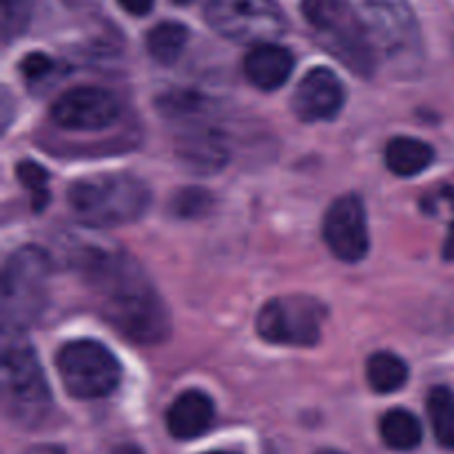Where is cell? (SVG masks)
I'll use <instances>...</instances> for the list:
<instances>
[{"label": "cell", "instance_id": "6da1fadb", "mask_svg": "<svg viewBox=\"0 0 454 454\" xmlns=\"http://www.w3.org/2000/svg\"><path fill=\"white\" fill-rule=\"evenodd\" d=\"M102 317L136 344H160L171 333L162 297L127 253L89 251L80 262Z\"/></svg>", "mask_w": 454, "mask_h": 454}, {"label": "cell", "instance_id": "7a4b0ae2", "mask_svg": "<svg viewBox=\"0 0 454 454\" xmlns=\"http://www.w3.org/2000/svg\"><path fill=\"white\" fill-rule=\"evenodd\" d=\"M69 207L89 226H124L137 222L151 202L149 186L131 173H105L71 184Z\"/></svg>", "mask_w": 454, "mask_h": 454}, {"label": "cell", "instance_id": "3957f363", "mask_svg": "<svg viewBox=\"0 0 454 454\" xmlns=\"http://www.w3.org/2000/svg\"><path fill=\"white\" fill-rule=\"evenodd\" d=\"M306 20L317 40L353 74L371 78L375 74V43L350 0H304Z\"/></svg>", "mask_w": 454, "mask_h": 454}, {"label": "cell", "instance_id": "277c9868", "mask_svg": "<svg viewBox=\"0 0 454 454\" xmlns=\"http://www.w3.org/2000/svg\"><path fill=\"white\" fill-rule=\"evenodd\" d=\"M51 257L38 247H22L4 264L3 328L22 333L40 317L47 301Z\"/></svg>", "mask_w": 454, "mask_h": 454}, {"label": "cell", "instance_id": "5b68a950", "mask_svg": "<svg viewBox=\"0 0 454 454\" xmlns=\"http://www.w3.org/2000/svg\"><path fill=\"white\" fill-rule=\"evenodd\" d=\"M3 399L7 415L25 428L40 426L51 411V393L38 355L22 340L4 348Z\"/></svg>", "mask_w": 454, "mask_h": 454}, {"label": "cell", "instance_id": "8992f818", "mask_svg": "<svg viewBox=\"0 0 454 454\" xmlns=\"http://www.w3.org/2000/svg\"><path fill=\"white\" fill-rule=\"evenodd\" d=\"M362 16L375 47L399 67H417L421 38L406 0H350Z\"/></svg>", "mask_w": 454, "mask_h": 454}, {"label": "cell", "instance_id": "52a82bcc", "mask_svg": "<svg viewBox=\"0 0 454 454\" xmlns=\"http://www.w3.org/2000/svg\"><path fill=\"white\" fill-rule=\"evenodd\" d=\"M56 366L67 393L78 399L106 397L118 388L122 377L115 355L93 340H78L62 346Z\"/></svg>", "mask_w": 454, "mask_h": 454}, {"label": "cell", "instance_id": "ba28073f", "mask_svg": "<svg viewBox=\"0 0 454 454\" xmlns=\"http://www.w3.org/2000/svg\"><path fill=\"white\" fill-rule=\"evenodd\" d=\"M207 22L235 43H270L286 31L275 0H204Z\"/></svg>", "mask_w": 454, "mask_h": 454}, {"label": "cell", "instance_id": "9c48e42d", "mask_svg": "<svg viewBox=\"0 0 454 454\" xmlns=\"http://www.w3.org/2000/svg\"><path fill=\"white\" fill-rule=\"evenodd\" d=\"M324 306L313 297H278L257 315V333L278 346H315L322 337Z\"/></svg>", "mask_w": 454, "mask_h": 454}, {"label": "cell", "instance_id": "30bf717a", "mask_svg": "<svg viewBox=\"0 0 454 454\" xmlns=\"http://www.w3.org/2000/svg\"><path fill=\"white\" fill-rule=\"evenodd\" d=\"M324 239L341 262H362L371 248L366 208L359 195H341L331 204L324 217Z\"/></svg>", "mask_w": 454, "mask_h": 454}, {"label": "cell", "instance_id": "8fae6325", "mask_svg": "<svg viewBox=\"0 0 454 454\" xmlns=\"http://www.w3.org/2000/svg\"><path fill=\"white\" fill-rule=\"evenodd\" d=\"M51 118L69 131H102L120 118V102L106 89L75 87L53 102Z\"/></svg>", "mask_w": 454, "mask_h": 454}, {"label": "cell", "instance_id": "7c38bea8", "mask_svg": "<svg viewBox=\"0 0 454 454\" xmlns=\"http://www.w3.org/2000/svg\"><path fill=\"white\" fill-rule=\"evenodd\" d=\"M344 87L331 69H310L293 93V111L304 122L331 120L344 106Z\"/></svg>", "mask_w": 454, "mask_h": 454}, {"label": "cell", "instance_id": "4fadbf2b", "mask_svg": "<svg viewBox=\"0 0 454 454\" xmlns=\"http://www.w3.org/2000/svg\"><path fill=\"white\" fill-rule=\"evenodd\" d=\"M295 58L288 49L273 43H260L244 58V74L262 91H275L293 74Z\"/></svg>", "mask_w": 454, "mask_h": 454}, {"label": "cell", "instance_id": "5bb4252c", "mask_svg": "<svg viewBox=\"0 0 454 454\" xmlns=\"http://www.w3.org/2000/svg\"><path fill=\"white\" fill-rule=\"evenodd\" d=\"M215 419V406L202 390H186L167 412L168 433L176 439H195L207 433Z\"/></svg>", "mask_w": 454, "mask_h": 454}, {"label": "cell", "instance_id": "9a60e30c", "mask_svg": "<svg viewBox=\"0 0 454 454\" xmlns=\"http://www.w3.org/2000/svg\"><path fill=\"white\" fill-rule=\"evenodd\" d=\"M434 151L417 137H395L386 146V167L399 177L419 176L433 164Z\"/></svg>", "mask_w": 454, "mask_h": 454}, {"label": "cell", "instance_id": "2e32d148", "mask_svg": "<svg viewBox=\"0 0 454 454\" xmlns=\"http://www.w3.org/2000/svg\"><path fill=\"white\" fill-rule=\"evenodd\" d=\"M380 433L386 446L393 448V450H415L424 439L419 419L412 412L402 411V408H395L381 417Z\"/></svg>", "mask_w": 454, "mask_h": 454}, {"label": "cell", "instance_id": "e0dca14e", "mask_svg": "<svg viewBox=\"0 0 454 454\" xmlns=\"http://www.w3.org/2000/svg\"><path fill=\"white\" fill-rule=\"evenodd\" d=\"M408 375L411 371H408L406 362L393 353H375L366 364L368 384L380 395H388L402 388L408 381Z\"/></svg>", "mask_w": 454, "mask_h": 454}, {"label": "cell", "instance_id": "ac0fdd59", "mask_svg": "<svg viewBox=\"0 0 454 454\" xmlns=\"http://www.w3.org/2000/svg\"><path fill=\"white\" fill-rule=\"evenodd\" d=\"M189 40V31L180 22H160L146 35V49L151 58L162 65H173L182 56Z\"/></svg>", "mask_w": 454, "mask_h": 454}, {"label": "cell", "instance_id": "d6986e66", "mask_svg": "<svg viewBox=\"0 0 454 454\" xmlns=\"http://www.w3.org/2000/svg\"><path fill=\"white\" fill-rule=\"evenodd\" d=\"M428 417L433 433L443 448L454 450V393L446 386H437L428 395Z\"/></svg>", "mask_w": 454, "mask_h": 454}, {"label": "cell", "instance_id": "ffe728a7", "mask_svg": "<svg viewBox=\"0 0 454 454\" xmlns=\"http://www.w3.org/2000/svg\"><path fill=\"white\" fill-rule=\"evenodd\" d=\"M31 20V0H3V35L4 43H12L13 38L27 29Z\"/></svg>", "mask_w": 454, "mask_h": 454}, {"label": "cell", "instance_id": "44dd1931", "mask_svg": "<svg viewBox=\"0 0 454 454\" xmlns=\"http://www.w3.org/2000/svg\"><path fill=\"white\" fill-rule=\"evenodd\" d=\"M213 198L204 189H182L173 198L171 208L180 217H202L211 211Z\"/></svg>", "mask_w": 454, "mask_h": 454}, {"label": "cell", "instance_id": "7402d4cb", "mask_svg": "<svg viewBox=\"0 0 454 454\" xmlns=\"http://www.w3.org/2000/svg\"><path fill=\"white\" fill-rule=\"evenodd\" d=\"M18 177H20L22 184L34 193V208L35 211H43L44 202H47V171H44L40 164L35 162H20L16 168Z\"/></svg>", "mask_w": 454, "mask_h": 454}, {"label": "cell", "instance_id": "603a6c76", "mask_svg": "<svg viewBox=\"0 0 454 454\" xmlns=\"http://www.w3.org/2000/svg\"><path fill=\"white\" fill-rule=\"evenodd\" d=\"M53 69H56V65H53L51 58L44 56V53H29V56L20 62L22 75H25L27 82L31 84L43 82L47 75L53 74Z\"/></svg>", "mask_w": 454, "mask_h": 454}, {"label": "cell", "instance_id": "cb8c5ba5", "mask_svg": "<svg viewBox=\"0 0 454 454\" xmlns=\"http://www.w3.org/2000/svg\"><path fill=\"white\" fill-rule=\"evenodd\" d=\"M118 3L133 16H145L153 7V0H118Z\"/></svg>", "mask_w": 454, "mask_h": 454}, {"label": "cell", "instance_id": "d4e9b609", "mask_svg": "<svg viewBox=\"0 0 454 454\" xmlns=\"http://www.w3.org/2000/svg\"><path fill=\"white\" fill-rule=\"evenodd\" d=\"M443 257H446V260H454V222L450 226V233H448L446 247H443Z\"/></svg>", "mask_w": 454, "mask_h": 454}, {"label": "cell", "instance_id": "484cf974", "mask_svg": "<svg viewBox=\"0 0 454 454\" xmlns=\"http://www.w3.org/2000/svg\"><path fill=\"white\" fill-rule=\"evenodd\" d=\"M25 454H65V452L56 446H38V448H31V450H27Z\"/></svg>", "mask_w": 454, "mask_h": 454}, {"label": "cell", "instance_id": "4316f807", "mask_svg": "<svg viewBox=\"0 0 454 454\" xmlns=\"http://www.w3.org/2000/svg\"><path fill=\"white\" fill-rule=\"evenodd\" d=\"M111 454H145V452L136 446H118Z\"/></svg>", "mask_w": 454, "mask_h": 454}, {"label": "cell", "instance_id": "83f0119b", "mask_svg": "<svg viewBox=\"0 0 454 454\" xmlns=\"http://www.w3.org/2000/svg\"><path fill=\"white\" fill-rule=\"evenodd\" d=\"M173 3H177V4H189V3H193V0H173Z\"/></svg>", "mask_w": 454, "mask_h": 454}, {"label": "cell", "instance_id": "f1b7e54d", "mask_svg": "<svg viewBox=\"0 0 454 454\" xmlns=\"http://www.w3.org/2000/svg\"><path fill=\"white\" fill-rule=\"evenodd\" d=\"M317 454H344V452H337V450H322V452H317Z\"/></svg>", "mask_w": 454, "mask_h": 454}, {"label": "cell", "instance_id": "f546056e", "mask_svg": "<svg viewBox=\"0 0 454 454\" xmlns=\"http://www.w3.org/2000/svg\"><path fill=\"white\" fill-rule=\"evenodd\" d=\"M207 454H238V452H224V450H217V452H207Z\"/></svg>", "mask_w": 454, "mask_h": 454}]
</instances>
